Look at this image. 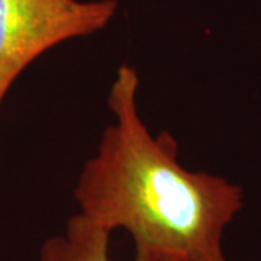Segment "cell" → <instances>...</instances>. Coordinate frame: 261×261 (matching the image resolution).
Returning a JSON list of instances; mask_svg holds the SVG:
<instances>
[{
	"label": "cell",
	"mask_w": 261,
	"mask_h": 261,
	"mask_svg": "<svg viewBox=\"0 0 261 261\" xmlns=\"http://www.w3.org/2000/svg\"><path fill=\"white\" fill-rule=\"evenodd\" d=\"M116 10V0H0V106L38 57L100 31Z\"/></svg>",
	"instance_id": "cell-2"
},
{
	"label": "cell",
	"mask_w": 261,
	"mask_h": 261,
	"mask_svg": "<svg viewBox=\"0 0 261 261\" xmlns=\"http://www.w3.org/2000/svg\"><path fill=\"white\" fill-rule=\"evenodd\" d=\"M138 87V71L122 64L108 96L115 121L75 183L79 214L129 233L134 261H228L222 237L243 189L183 167L171 132L152 135L141 119Z\"/></svg>",
	"instance_id": "cell-1"
},
{
	"label": "cell",
	"mask_w": 261,
	"mask_h": 261,
	"mask_svg": "<svg viewBox=\"0 0 261 261\" xmlns=\"http://www.w3.org/2000/svg\"><path fill=\"white\" fill-rule=\"evenodd\" d=\"M109 241V231L77 212L68 219L64 232L41 245L38 261H113Z\"/></svg>",
	"instance_id": "cell-3"
}]
</instances>
